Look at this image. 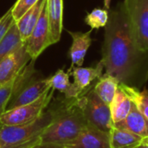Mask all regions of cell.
Here are the masks:
<instances>
[{"instance_id":"cell-1","label":"cell","mask_w":148,"mask_h":148,"mask_svg":"<svg viewBox=\"0 0 148 148\" xmlns=\"http://www.w3.org/2000/svg\"><path fill=\"white\" fill-rule=\"evenodd\" d=\"M101 54L106 74L120 84L140 88L147 81L148 51L136 43L123 2L109 10Z\"/></svg>"},{"instance_id":"cell-2","label":"cell","mask_w":148,"mask_h":148,"mask_svg":"<svg viewBox=\"0 0 148 148\" xmlns=\"http://www.w3.org/2000/svg\"><path fill=\"white\" fill-rule=\"evenodd\" d=\"M53 119L40 135L39 144L64 146L75 140L89 125L77 98H63L50 102Z\"/></svg>"},{"instance_id":"cell-3","label":"cell","mask_w":148,"mask_h":148,"mask_svg":"<svg viewBox=\"0 0 148 148\" xmlns=\"http://www.w3.org/2000/svg\"><path fill=\"white\" fill-rule=\"evenodd\" d=\"M53 119L49 108L35 121L0 127V148H32L39 144L40 135Z\"/></svg>"},{"instance_id":"cell-4","label":"cell","mask_w":148,"mask_h":148,"mask_svg":"<svg viewBox=\"0 0 148 148\" xmlns=\"http://www.w3.org/2000/svg\"><path fill=\"white\" fill-rule=\"evenodd\" d=\"M78 103L88 124L99 130L109 133L114 123L110 108L94 91V85L78 97Z\"/></svg>"},{"instance_id":"cell-5","label":"cell","mask_w":148,"mask_h":148,"mask_svg":"<svg viewBox=\"0 0 148 148\" xmlns=\"http://www.w3.org/2000/svg\"><path fill=\"white\" fill-rule=\"evenodd\" d=\"M55 90L49 88L36 101L6 110L1 116L2 126H15L30 123L37 120L50 104Z\"/></svg>"},{"instance_id":"cell-6","label":"cell","mask_w":148,"mask_h":148,"mask_svg":"<svg viewBox=\"0 0 148 148\" xmlns=\"http://www.w3.org/2000/svg\"><path fill=\"white\" fill-rule=\"evenodd\" d=\"M123 3L136 43L148 51V0H124Z\"/></svg>"},{"instance_id":"cell-7","label":"cell","mask_w":148,"mask_h":148,"mask_svg":"<svg viewBox=\"0 0 148 148\" xmlns=\"http://www.w3.org/2000/svg\"><path fill=\"white\" fill-rule=\"evenodd\" d=\"M52 44L48 8L47 4H45L35 28L25 42V46L31 60L36 61L37 57Z\"/></svg>"},{"instance_id":"cell-8","label":"cell","mask_w":148,"mask_h":148,"mask_svg":"<svg viewBox=\"0 0 148 148\" xmlns=\"http://www.w3.org/2000/svg\"><path fill=\"white\" fill-rule=\"evenodd\" d=\"M30 61L25 43H22L0 62V86L16 77Z\"/></svg>"},{"instance_id":"cell-9","label":"cell","mask_w":148,"mask_h":148,"mask_svg":"<svg viewBox=\"0 0 148 148\" xmlns=\"http://www.w3.org/2000/svg\"><path fill=\"white\" fill-rule=\"evenodd\" d=\"M104 65L100 61L95 67H74L69 69V72L72 70V75L74 77V82L72 83L71 97L77 98L90 88L92 83L98 80L102 75Z\"/></svg>"},{"instance_id":"cell-10","label":"cell","mask_w":148,"mask_h":148,"mask_svg":"<svg viewBox=\"0 0 148 148\" xmlns=\"http://www.w3.org/2000/svg\"><path fill=\"white\" fill-rule=\"evenodd\" d=\"M63 147L65 148H110L109 133L88 126L75 140Z\"/></svg>"},{"instance_id":"cell-11","label":"cell","mask_w":148,"mask_h":148,"mask_svg":"<svg viewBox=\"0 0 148 148\" xmlns=\"http://www.w3.org/2000/svg\"><path fill=\"white\" fill-rule=\"evenodd\" d=\"M92 29L88 32H73L68 31V33L72 37V44L69 49V57L71 60V69L74 67H82L86 54L93 42L90 37Z\"/></svg>"},{"instance_id":"cell-12","label":"cell","mask_w":148,"mask_h":148,"mask_svg":"<svg viewBox=\"0 0 148 148\" xmlns=\"http://www.w3.org/2000/svg\"><path fill=\"white\" fill-rule=\"evenodd\" d=\"M114 127L127 130L143 139L148 137V119L139 111L133 102L127 116L123 121L114 123Z\"/></svg>"},{"instance_id":"cell-13","label":"cell","mask_w":148,"mask_h":148,"mask_svg":"<svg viewBox=\"0 0 148 148\" xmlns=\"http://www.w3.org/2000/svg\"><path fill=\"white\" fill-rule=\"evenodd\" d=\"M52 43L58 42L63 29V0H47Z\"/></svg>"},{"instance_id":"cell-14","label":"cell","mask_w":148,"mask_h":148,"mask_svg":"<svg viewBox=\"0 0 148 148\" xmlns=\"http://www.w3.org/2000/svg\"><path fill=\"white\" fill-rule=\"evenodd\" d=\"M46 2L47 0H38V2L30 10H29L17 22H15L19 31L21 40L23 43L26 42L33 29L35 28L41 15V12L44 5L46 4Z\"/></svg>"},{"instance_id":"cell-15","label":"cell","mask_w":148,"mask_h":148,"mask_svg":"<svg viewBox=\"0 0 148 148\" xmlns=\"http://www.w3.org/2000/svg\"><path fill=\"white\" fill-rule=\"evenodd\" d=\"M140 136L127 130L113 127L109 132L110 148H136L142 144Z\"/></svg>"},{"instance_id":"cell-16","label":"cell","mask_w":148,"mask_h":148,"mask_svg":"<svg viewBox=\"0 0 148 148\" xmlns=\"http://www.w3.org/2000/svg\"><path fill=\"white\" fill-rule=\"evenodd\" d=\"M131 100L119 84V88L114 95V97L109 105L113 123L114 124L123 121L127 116L131 109Z\"/></svg>"},{"instance_id":"cell-17","label":"cell","mask_w":148,"mask_h":148,"mask_svg":"<svg viewBox=\"0 0 148 148\" xmlns=\"http://www.w3.org/2000/svg\"><path fill=\"white\" fill-rule=\"evenodd\" d=\"M119 84L120 82L116 78L105 73L94 85V91L104 103L109 106L119 88Z\"/></svg>"},{"instance_id":"cell-18","label":"cell","mask_w":148,"mask_h":148,"mask_svg":"<svg viewBox=\"0 0 148 148\" xmlns=\"http://www.w3.org/2000/svg\"><path fill=\"white\" fill-rule=\"evenodd\" d=\"M23 42L21 40L16 24L14 22L3 40L0 42V62L8 55L12 53L15 49H16Z\"/></svg>"},{"instance_id":"cell-19","label":"cell","mask_w":148,"mask_h":148,"mask_svg":"<svg viewBox=\"0 0 148 148\" xmlns=\"http://www.w3.org/2000/svg\"><path fill=\"white\" fill-rule=\"evenodd\" d=\"M48 83L50 88L57 90L63 94L66 98H72V83L69 82V72L63 69L57 70L51 77L48 78Z\"/></svg>"},{"instance_id":"cell-20","label":"cell","mask_w":148,"mask_h":148,"mask_svg":"<svg viewBox=\"0 0 148 148\" xmlns=\"http://www.w3.org/2000/svg\"><path fill=\"white\" fill-rule=\"evenodd\" d=\"M120 87L129 97L131 101L136 106L139 111L148 119V92L140 91L139 88L120 84Z\"/></svg>"},{"instance_id":"cell-21","label":"cell","mask_w":148,"mask_h":148,"mask_svg":"<svg viewBox=\"0 0 148 148\" xmlns=\"http://www.w3.org/2000/svg\"><path fill=\"white\" fill-rule=\"evenodd\" d=\"M108 18L109 10L106 9L95 8L91 12L88 13L84 21L92 29H99L100 28L106 26Z\"/></svg>"},{"instance_id":"cell-22","label":"cell","mask_w":148,"mask_h":148,"mask_svg":"<svg viewBox=\"0 0 148 148\" xmlns=\"http://www.w3.org/2000/svg\"><path fill=\"white\" fill-rule=\"evenodd\" d=\"M16 77H15L11 81L8 82L7 83H4L0 86V118L2 116V114L6 111L7 105H8V103L11 98V95L13 94ZM2 127V124L0 121V127Z\"/></svg>"},{"instance_id":"cell-23","label":"cell","mask_w":148,"mask_h":148,"mask_svg":"<svg viewBox=\"0 0 148 148\" xmlns=\"http://www.w3.org/2000/svg\"><path fill=\"white\" fill-rule=\"evenodd\" d=\"M38 0H17L11 9V15L15 22H17L29 10H30Z\"/></svg>"},{"instance_id":"cell-24","label":"cell","mask_w":148,"mask_h":148,"mask_svg":"<svg viewBox=\"0 0 148 148\" xmlns=\"http://www.w3.org/2000/svg\"><path fill=\"white\" fill-rule=\"evenodd\" d=\"M14 22L15 21L11 15V9L10 8V10L3 16L0 17V42L3 40L5 34Z\"/></svg>"},{"instance_id":"cell-25","label":"cell","mask_w":148,"mask_h":148,"mask_svg":"<svg viewBox=\"0 0 148 148\" xmlns=\"http://www.w3.org/2000/svg\"><path fill=\"white\" fill-rule=\"evenodd\" d=\"M32 148H65L61 145H52V144H37Z\"/></svg>"},{"instance_id":"cell-26","label":"cell","mask_w":148,"mask_h":148,"mask_svg":"<svg viewBox=\"0 0 148 148\" xmlns=\"http://www.w3.org/2000/svg\"><path fill=\"white\" fill-rule=\"evenodd\" d=\"M110 3H111V0H104V7L108 10H110Z\"/></svg>"},{"instance_id":"cell-27","label":"cell","mask_w":148,"mask_h":148,"mask_svg":"<svg viewBox=\"0 0 148 148\" xmlns=\"http://www.w3.org/2000/svg\"><path fill=\"white\" fill-rule=\"evenodd\" d=\"M142 144H144V145H147L148 146V137L147 138H145V139H143V140H142Z\"/></svg>"},{"instance_id":"cell-28","label":"cell","mask_w":148,"mask_h":148,"mask_svg":"<svg viewBox=\"0 0 148 148\" xmlns=\"http://www.w3.org/2000/svg\"><path fill=\"white\" fill-rule=\"evenodd\" d=\"M136 148H148L147 145H144V144H141V145H140L138 147Z\"/></svg>"}]
</instances>
